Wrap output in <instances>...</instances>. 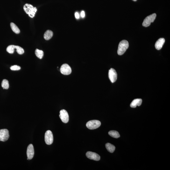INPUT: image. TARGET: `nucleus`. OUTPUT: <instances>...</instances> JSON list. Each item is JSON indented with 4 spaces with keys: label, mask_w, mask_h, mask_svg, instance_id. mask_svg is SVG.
Masks as SVG:
<instances>
[{
    "label": "nucleus",
    "mask_w": 170,
    "mask_h": 170,
    "mask_svg": "<svg viewBox=\"0 0 170 170\" xmlns=\"http://www.w3.org/2000/svg\"><path fill=\"white\" fill-rule=\"evenodd\" d=\"M24 9L25 12L31 18L34 17L37 10L36 7L28 3H26L24 5Z\"/></svg>",
    "instance_id": "obj_1"
},
{
    "label": "nucleus",
    "mask_w": 170,
    "mask_h": 170,
    "mask_svg": "<svg viewBox=\"0 0 170 170\" xmlns=\"http://www.w3.org/2000/svg\"><path fill=\"white\" fill-rule=\"evenodd\" d=\"M129 47V44L127 41L122 40L119 43L117 50V54L118 55H122L124 54Z\"/></svg>",
    "instance_id": "obj_2"
},
{
    "label": "nucleus",
    "mask_w": 170,
    "mask_h": 170,
    "mask_svg": "<svg viewBox=\"0 0 170 170\" xmlns=\"http://www.w3.org/2000/svg\"><path fill=\"white\" fill-rule=\"evenodd\" d=\"M156 16L155 13H154L146 17L143 22V26L145 27L149 26L151 23H153L156 17Z\"/></svg>",
    "instance_id": "obj_3"
},
{
    "label": "nucleus",
    "mask_w": 170,
    "mask_h": 170,
    "mask_svg": "<svg viewBox=\"0 0 170 170\" xmlns=\"http://www.w3.org/2000/svg\"><path fill=\"white\" fill-rule=\"evenodd\" d=\"M101 125V122L97 120H92L88 121L86 124V126L90 130H94L98 128Z\"/></svg>",
    "instance_id": "obj_4"
},
{
    "label": "nucleus",
    "mask_w": 170,
    "mask_h": 170,
    "mask_svg": "<svg viewBox=\"0 0 170 170\" xmlns=\"http://www.w3.org/2000/svg\"><path fill=\"white\" fill-rule=\"evenodd\" d=\"M45 143L48 145H51L53 142V137L52 131L48 130L45 134Z\"/></svg>",
    "instance_id": "obj_5"
},
{
    "label": "nucleus",
    "mask_w": 170,
    "mask_h": 170,
    "mask_svg": "<svg viewBox=\"0 0 170 170\" xmlns=\"http://www.w3.org/2000/svg\"><path fill=\"white\" fill-rule=\"evenodd\" d=\"M9 137L8 130L6 129L0 130V141L3 142L6 141Z\"/></svg>",
    "instance_id": "obj_6"
},
{
    "label": "nucleus",
    "mask_w": 170,
    "mask_h": 170,
    "mask_svg": "<svg viewBox=\"0 0 170 170\" xmlns=\"http://www.w3.org/2000/svg\"><path fill=\"white\" fill-rule=\"evenodd\" d=\"M60 72L62 74L64 75H68L72 72V69L70 66L67 64H64L61 66Z\"/></svg>",
    "instance_id": "obj_7"
},
{
    "label": "nucleus",
    "mask_w": 170,
    "mask_h": 170,
    "mask_svg": "<svg viewBox=\"0 0 170 170\" xmlns=\"http://www.w3.org/2000/svg\"><path fill=\"white\" fill-rule=\"evenodd\" d=\"M59 115L60 119L64 123H68L69 120V116L66 110L63 109L60 110Z\"/></svg>",
    "instance_id": "obj_8"
},
{
    "label": "nucleus",
    "mask_w": 170,
    "mask_h": 170,
    "mask_svg": "<svg viewBox=\"0 0 170 170\" xmlns=\"http://www.w3.org/2000/svg\"><path fill=\"white\" fill-rule=\"evenodd\" d=\"M109 79L112 83L115 82L117 80V74L116 71L114 69L111 68L109 70Z\"/></svg>",
    "instance_id": "obj_9"
},
{
    "label": "nucleus",
    "mask_w": 170,
    "mask_h": 170,
    "mask_svg": "<svg viewBox=\"0 0 170 170\" xmlns=\"http://www.w3.org/2000/svg\"><path fill=\"white\" fill-rule=\"evenodd\" d=\"M86 156L89 159L98 161L100 159V157L95 152H88L86 153Z\"/></svg>",
    "instance_id": "obj_10"
},
{
    "label": "nucleus",
    "mask_w": 170,
    "mask_h": 170,
    "mask_svg": "<svg viewBox=\"0 0 170 170\" xmlns=\"http://www.w3.org/2000/svg\"><path fill=\"white\" fill-rule=\"evenodd\" d=\"M28 158L29 160L32 159L34 155V152L33 146L32 144H30L28 146L27 151Z\"/></svg>",
    "instance_id": "obj_11"
},
{
    "label": "nucleus",
    "mask_w": 170,
    "mask_h": 170,
    "mask_svg": "<svg viewBox=\"0 0 170 170\" xmlns=\"http://www.w3.org/2000/svg\"><path fill=\"white\" fill-rule=\"evenodd\" d=\"M165 42V39L163 38H159L157 42L155 44V48L157 50L161 49L163 47Z\"/></svg>",
    "instance_id": "obj_12"
},
{
    "label": "nucleus",
    "mask_w": 170,
    "mask_h": 170,
    "mask_svg": "<svg viewBox=\"0 0 170 170\" xmlns=\"http://www.w3.org/2000/svg\"><path fill=\"white\" fill-rule=\"evenodd\" d=\"M142 100L141 99H135L130 104V106L132 108H136L137 106H140L141 105Z\"/></svg>",
    "instance_id": "obj_13"
},
{
    "label": "nucleus",
    "mask_w": 170,
    "mask_h": 170,
    "mask_svg": "<svg viewBox=\"0 0 170 170\" xmlns=\"http://www.w3.org/2000/svg\"><path fill=\"white\" fill-rule=\"evenodd\" d=\"M53 36V32L50 30H48L44 33V38L46 40H50Z\"/></svg>",
    "instance_id": "obj_14"
},
{
    "label": "nucleus",
    "mask_w": 170,
    "mask_h": 170,
    "mask_svg": "<svg viewBox=\"0 0 170 170\" xmlns=\"http://www.w3.org/2000/svg\"><path fill=\"white\" fill-rule=\"evenodd\" d=\"M105 146L107 150L111 153H113L114 151L115 147L112 144H110V143H107L106 144Z\"/></svg>",
    "instance_id": "obj_15"
},
{
    "label": "nucleus",
    "mask_w": 170,
    "mask_h": 170,
    "mask_svg": "<svg viewBox=\"0 0 170 170\" xmlns=\"http://www.w3.org/2000/svg\"><path fill=\"white\" fill-rule=\"evenodd\" d=\"M10 25L11 28L14 32L16 34L20 33V30L16 24L13 23H10Z\"/></svg>",
    "instance_id": "obj_16"
},
{
    "label": "nucleus",
    "mask_w": 170,
    "mask_h": 170,
    "mask_svg": "<svg viewBox=\"0 0 170 170\" xmlns=\"http://www.w3.org/2000/svg\"><path fill=\"white\" fill-rule=\"evenodd\" d=\"M109 134L111 137H113L114 138H119L120 136L119 133L117 131L114 130H111L109 132Z\"/></svg>",
    "instance_id": "obj_17"
},
{
    "label": "nucleus",
    "mask_w": 170,
    "mask_h": 170,
    "mask_svg": "<svg viewBox=\"0 0 170 170\" xmlns=\"http://www.w3.org/2000/svg\"><path fill=\"white\" fill-rule=\"evenodd\" d=\"M35 54L36 56L39 59L42 58L44 56V52L42 50L36 49L35 51Z\"/></svg>",
    "instance_id": "obj_18"
},
{
    "label": "nucleus",
    "mask_w": 170,
    "mask_h": 170,
    "mask_svg": "<svg viewBox=\"0 0 170 170\" xmlns=\"http://www.w3.org/2000/svg\"><path fill=\"white\" fill-rule=\"evenodd\" d=\"M16 45H9L6 49L7 52L10 54L13 53L15 49L16 48Z\"/></svg>",
    "instance_id": "obj_19"
},
{
    "label": "nucleus",
    "mask_w": 170,
    "mask_h": 170,
    "mask_svg": "<svg viewBox=\"0 0 170 170\" xmlns=\"http://www.w3.org/2000/svg\"><path fill=\"white\" fill-rule=\"evenodd\" d=\"M1 85L3 89H8L9 87L8 81L6 80H3L2 81Z\"/></svg>",
    "instance_id": "obj_20"
},
{
    "label": "nucleus",
    "mask_w": 170,
    "mask_h": 170,
    "mask_svg": "<svg viewBox=\"0 0 170 170\" xmlns=\"http://www.w3.org/2000/svg\"><path fill=\"white\" fill-rule=\"evenodd\" d=\"M16 50H17V53L18 54L22 55L24 53V49L21 47L18 46H16Z\"/></svg>",
    "instance_id": "obj_21"
},
{
    "label": "nucleus",
    "mask_w": 170,
    "mask_h": 170,
    "mask_svg": "<svg viewBox=\"0 0 170 170\" xmlns=\"http://www.w3.org/2000/svg\"><path fill=\"white\" fill-rule=\"evenodd\" d=\"M10 69L12 70H19L21 69V67L17 65H14V66H11L10 67Z\"/></svg>",
    "instance_id": "obj_22"
},
{
    "label": "nucleus",
    "mask_w": 170,
    "mask_h": 170,
    "mask_svg": "<svg viewBox=\"0 0 170 170\" xmlns=\"http://www.w3.org/2000/svg\"><path fill=\"white\" fill-rule=\"evenodd\" d=\"M75 18L77 19H79L80 18V15H79V13L77 12H76L75 14Z\"/></svg>",
    "instance_id": "obj_23"
},
{
    "label": "nucleus",
    "mask_w": 170,
    "mask_h": 170,
    "mask_svg": "<svg viewBox=\"0 0 170 170\" xmlns=\"http://www.w3.org/2000/svg\"><path fill=\"white\" fill-rule=\"evenodd\" d=\"M81 17H82V18H84V17H85V14L84 11H82V12H81Z\"/></svg>",
    "instance_id": "obj_24"
},
{
    "label": "nucleus",
    "mask_w": 170,
    "mask_h": 170,
    "mask_svg": "<svg viewBox=\"0 0 170 170\" xmlns=\"http://www.w3.org/2000/svg\"><path fill=\"white\" fill-rule=\"evenodd\" d=\"M132 0L134 1H136L137 0Z\"/></svg>",
    "instance_id": "obj_25"
}]
</instances>
